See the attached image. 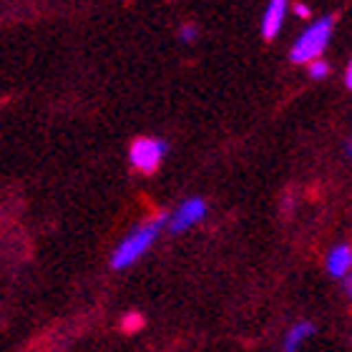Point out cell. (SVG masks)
Instances as JSON below:
<instances>
[{
  "label": "cell",
  "instance_id": "cell-1",
  "mask_svg": "<svg viewBox=\"0 0 352 352\" xmlns=\"http://www.w3.org/2000/svg\"><path fill=\"white\" fill-rule=\"evenodd\" d=\"M166 221H169V217L162 212V214H156L154 219L139 224L131 234H126L124 239H121V244L113 250V254H111V267H113V270H129L131 264L139 262V259L154 247V242L159 239V234H162V229L166 227Z\"/></svg>",
  "mask_w": 352,
  "mask_h": 352
},
{
  "label": "cell",
  "instance_id": "cell-2",
  "mask_svg": "<svg viewBox=\"0 0 352 352\" xmlns=\"http://www.w3.org/2000/svg\"><path fill=\"white\" fill-rule=\"evenodd\" d=\"M332 30H335V18H320L317 23H312L297 41H294L289 58L294 63H312L324 53V48L330 45Z\"/></svg>",
  "mask_w": 352,
  "mask_h": 352
},
{
  "label": "cell",
  "instance_id": "cell-3",
  "mask_svg": "<svg viewBox=\"0 0 352 352\" xmlns=\"http://www.w3.org/2000/svg\"><path fill=\"white\" fill-rule=\"evenodd\" d=\"M166 154H169V144L162 139H136L129 148L133 169H139L141 174H154Z\"/></svg>",
  "mask_w": 352,
  "mask_h": 352
},
{
  "label": "cell",
  "instance_id": "cell-4",
  "mask_svg": "<svg viewBox=\"0 0 352 352\" xmlns=\"http://www.w3.org/2000/svg\"><path fill=\"white\" fill-rule=\"evenodd\" d=\"M206 212H209V206H206V201L201 197L186 199V201H182L179 209L171 214L169 221H166V224H169V232L171 234H182V232H186V229H191L194 224H199V221L204 219Z\"/></svg>",
  "mask_w": 352,
  "mask_h": 352
},
{
  "label": "cell",
  "instance_id": "cell-5",
  "mask_svg": "<svg viewBox=\"0 0 352 352\" xmlns=\"http://www.w3.org/2000/svg\"><path fill=\"white\" fill-rule=\"evenodd\" d=\"M287 18V0H270L267 3V10H264V18H262V36L264 41H272V38H277L279 28H282V23Z\"/></svg>",
  "mask_w": 352,
  "mask_h": 352
},
{
  "label": "cell",
  "instance_id": "cell-6",
  "mask_svg": "<svg viewBox=\"0 0 352 352\" xmlns=\"http://www.w3.org/2000/svg\"><path fill=\"white\" fill-rule=\"evenodd\" d=\"M350 264H352V250L350 244H338L335 250H330L327 259H324V267H327V274L338 279H345L350 274Z\"/></svg>",
  "mask_w": 352,
  "mask_h": 352
},
{
  "label": "cell",
  "instance_id": "cell-7",
  "mask_svg": "<svg viewBox=\"0 0 352 352\" xmlns=\"http://www.w3.org/2000/svg\"><path fill=\"white\" fill-rule=\"evenodd\" d=\"M315 335V324L312 322H297L294 327H289L285 335V345H282V352H300L302 342Z\"/></svg>",
  "mask_w": 352,
  "mask_h": 352
},
{
  "label": "cell",
  "instance_id": "cell-8",
  "mask_svg": "<svg viewBox=\"0 0 352 352\" xmlns=\"http://www.w3.org/2000/svg\"><path fill=\"white\" fill-rule=\"evenodd\" d=\"M309 76H312V78H315V81H322V78H327V76H330V63H324V60H312V63H309Z\"/></svg>",
  "mask_w": 352,
  "mask_h": 352
},
{
  "label": "cell",
  "instance_id": "cell-9",
  "mask_svg": "<svg viewBox=\"0 0 352 352\" xmlns=\"http://www.w3.org/2000/svg\"><path fill=\"white\" fill-rule=\"evenodd\" d=\"M179 36H182L184 43H194L199 38V28L194 25V23H184L182 28H179Z\"/></svg>",
  "mask_w": 352,
  "mask_h": 352
},
{
  "label": "cell",
  "instance_id": "cell-10",
  "mask_svg": "<svg viewBox=\"0 0 352 352\" xmlns=\"http://www.w3.org/2000/svg\"><path fill=\"white\" fill-rule=\"evenodd\" d=\"M141 324H144V317L141 315H129L124 320V327H126V332H136L141 327Z\"/></svg>",
  "mask_w": 352,
  "mask_h": 352
},
{
  "label": "cell",
  "instance_id": "cell-11",
  "mask_svg": "<svg viewBox=\"0 0 352 352\" xmlns=\"http://www.w3.org/2000/svg\"><path fill=\"white\" fill-rule=\"evenodd\" d=\"M294 13L300 15V18H309V8L307 6H297V8H294Z\"/></svg>",
  "mask_w": 352,
  "mask_h": 352
},
{
  "label": "cell",
  "instance_id": "cell-12",
  "mask_svg": "<svg viewBox=\"0 0 352 352\" xmlns=\"http://www.w3.org/2000/svg\"><path fill=\"white\" fill-rule=\"evenodd\" d=\"M345 86H347V88L352 86V68H350V66H347V71H345Z\"/></svg>",
  "mask_w": 352,
  "mask_h": 352
}]
</instances>
